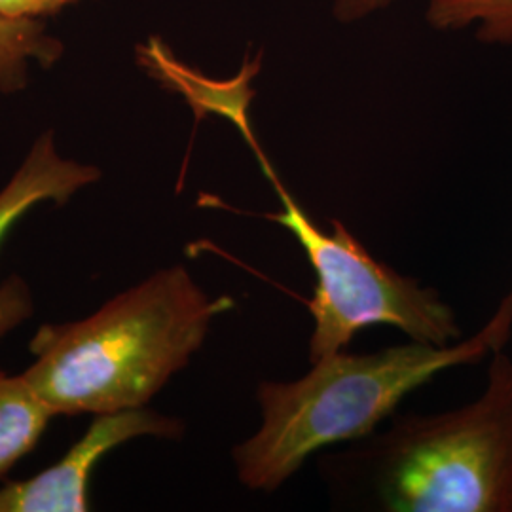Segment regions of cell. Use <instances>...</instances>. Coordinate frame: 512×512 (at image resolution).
Instances as JSON below:
<instances>
[{"label":"cell","instance_id":"cell-1","mask_svg":"<svg viewBox=\"0 0 512 512\" xmlns=\"http://www.w3.org/2000/svg\"><path fill=\"white\" fill-rule=\"evenodd\" d=\"M181 266H169L110 298L86 319L35 332L21 376L54 416L141 408L202 349L211 323L232 310Z\"/></svg>","mask_w":512,"mask_h":512},{"label":"cell","instance_id":"cell-2","mask_svg":"<svg viewBox=\"0 0 512 512\" xmlns=\"http://www.w3.org/2000/svg\"><path fill=\"white\" fill-rule=\"evenodd\" d=\"M319 469L334 507L512 512V359L494 351L484 393L442 414H393Z\"/></svg>","mask_w":512,"mask_h":512},{"label":"cell","instance_id":"cell-3","mask_svg":"<svg viewBox=\"0 0 512 512\" xmlns=\"http://www.w3.org/2000/svg\"><path fill=\"white\" fill-rule=\"evenodd\" d=\"M511 329L512 291L484 329L456 346L412 340L374 353L338 351L300 380L260 382L262 423L232 450L239 482L255 492L279 490L317 450L374 433L410 391L442 370L503 349Z\"/></svg>","mask_w":512,"mask_h":512},{"label":"cell","instance_id":"cell-4","mask_svg":"<svg viewBox=\"0 0 512 512\" xmlns=\"http://www.w3.org/2000/svg\"><path fill=\"white\" fill-rule=\"evenodd\" d=\"M260 162L283 205L279 213L264 217L293 234L317 277L306 302L313 317L311 365L342 351L359 330L374 325L395 327L433 346H450L461 338L456 313L435 289H423L418 279L376 260L344 222L332 219L329 232L321 230L283 188L270 164L264 158Z\"/></svg>","mask_w":512,"mask_h":512},{"label":"cell","instance_id":"cell-5","mask_svg":"<svg viewBox=\"0 0 512 512\" xmlns=\"http://www.w3.org/2000/svg\"><path fill=\"white\" fill-rule=\"evenodd\" d=\"M184 423L147 406L97 414L84 437L46 471L0 488V512H84L90 509V476L114 448L139 437L179 440Z\"/></svg>","mask_w":512,"mask_h":512},{"label":"cell","instance_id":"cell-6","mask_svg":"<svg viewBox=\"0 0 512 512\" xmlns=\"http://www.w3.org/2000/svg\"><path fill=\"white\" fill-rule=\"evenodd\" d=\"M101 175L97 165L61 156L55 147L54 131H44L0 190V245L37 205H65L74 194L97 183ZM33 313L35 302L29 283L19 275H10L0 285V338L18 329Z\"/></svg>","mask_w":512,"mask_h":512},{"label":"cell","instance_id":"cell-7","mask_svg":"<svg viewBox=\"0 0 512 512\" xmlns=\"http://www.w3.org/2000/svg\"><path fill=\"white\" fill-rule=\"evenodd\" d=\"M54 418L25 382L0 370V478L8 475L19 459L35 450Z\"/></svg>","mask_w":512,"mask_h":512},{"label":"cell","instance_id":"cell-8","mask_svg":"<svg viewBox=\"0 0 512 512\" xmlns=\"http://www.w3.org/2000/svg\"><path fill=\"white\" fill-rule=\"evenodd\" d=\"M61 54L63 44L40 19L0 18V92H23L31 69L52 67Z\"/></svg>","mask_w":512,"mask_h":512},{"label":"cell","instance_id":"cell-9","mask_svg":"<svg viewBox=\"0 0 512 512\" xmlns=\"http://www.w3.org/2000/svg\"><path fill=\"white\" fill-rule=\"evenodd\" d=\"M427 21L437 31L476 25L478 40L512 44V0H429Z\"/></svg>","mask_w":512,"mask_h":512},{"label":"cell","instance_id":"cell-10","mask_svg":"<svg viewBox=\"0 0 512 512\" xmlns=\"http://www.w3.org/2000/svg\"><path fill=\"white\" fill-rule=\"evenodd\" d=\"M76 0H0V18L40 19Z\"/></svg>","mask_w":512,"mask_h":512},{"label":"cell","instance_id":"cell-11","mask_svg":"<svg viewBox=\"0 0 512 512\" xmlns=\"http://www.w3.org/2000/svg\"><path fill=\"white\" fill-rule=\"evenodd\" d=\"M393 2L395 0H334V16L338 21L353 23L384 10Z\"/></svg>","mask_w":512,"mask_h":512}]
</instances>
